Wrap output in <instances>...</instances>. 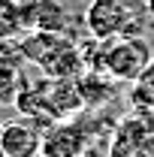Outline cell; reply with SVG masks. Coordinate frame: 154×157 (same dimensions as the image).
Masks as SVG:
<instances>
[{
  "label": "cell",
  "instance_id": "6da1fadb",
  "mask_svg": "<svg viewBox=\"0 0 154 157\" xmlns=\"http://www.w3.org/2000/svg\"><path fill=\"white\" fill-rule=\"evenodd\" d=\"M151 60H154V52L145 36H118L112 42H106L103 73L109 78H115V82L136 85L145 76V70L151 67Z\"/></svg>",
  "mask_w": 154,
  "mask_h": 157
},
{
  "label": "cell",
  "instance_id": "7a4b0ae2",
  "mask_svg": "<svg viewBox=\"0 0 154 157\" xmlns=\"http://www.w3.org/2000/svg\"><path fill=\"white\" fill-rule=\"evenodd\" d=\"M133 15V9L127 6V0H91L85 6V30L88 36L112 42L124 36V27Z\"/></svg>",
  "mask_w": 154,
  "mask_h": 157
},
{
  "label": "cell",
  "instance_id": "3957f363",
  "mask_svg": "<svg viewBox=\"0 0 154 157\" xmlns=\"http://www.w3.org/2000/svg\"><path fill=\"white\" fill-rule=\"evenodd\" d=\"M91 148V127L82 121H58L42 133V157H82Z\"/></svg>",
  "mask_w": 154,
  "mask_h": 157
},
{
  "label": "cell",
  "instance_id": "277c9868",
  "mask_svg": "<svg viewBox=\"0 0 154 157\" xmlns=\"http://www.w3.org/2000/svg\"><path fill=\"white\" fill-rule=\"evenodd\" d=\"M21 18L24 30L70 36V9L64 6V0H21Z\"/></svg>",
  "mask_w": 154,
  "mask_h": 157
},
{
  "label": "cell",
  "instance_id": "5b68a950",
  "mask_svg": "<svg viewBox=\"0 0 154 157\" xmlns=\"http://www.w3.org/2000/svg\"><path fill=\"white\" fill-rule=\"evenodd\" d=\"M42 148V127L27 118H15L0 124V151L3 157H39Z\"/></svg>",
  "mask_w": 154,
  "mask_h": 157
},
{
  "label": "cell",
  "instance_id": "8992f818",
  "mask_svg": "<svg viewBox=\"0 0 154 157\" xmlns=\"http://www.w3.org/2000/svg\"><path fill=\"white\" fill-rule=\"evenodd\" d=\"M27 30H24V18H21V0H0V39L18 42Z\"/></svg>",
  "mask_w": 154,
  "mask_h": 157
},
{
  "label": "cell",
  "instance_id": "52a82bcc",
  "mask_svg": "<svg viewBox=\"0 0 154 157\" xmlns=\"http://www.w3.org/2000/svg\"><path fill=\"white\" fill-rule=\"evenodd\" d=\"M136 106L139 109H154V60L145 70V76L136 82Z\"/></svg>",
  "mask_w": 154,
  "mask_h": 157
},
{
  "label": "cell",
  "instance_id": "ba28073f",
  "mask_svg": "<svg viewBox=\"0 0 154 157\" xmlns=\"http://www.w3.org/2000/svg\"><path fill=\"white\" fill-rule=\"evenodd\" d=\"M142 3H145V9H148V12L154 15V0H142Z\"/></svg>",
  "mask_w": 154,
  "mask_h": 157
},
{
  "label": "cell",
  "instance_id": "9c48e42d",
  "mask_svg": "<svg viewBox=\"0 0 154 157\" xmlns=\"http://www.w3.org/2000/svg\"><path fill=\"white\" fill-rule=\"evenodd\" d=\"M82 157H100V154H97L94 148H88V151H85V154H82Z\"/></svg>",
  "mask_w": 154,
  "mask_h": 157
},
{
  "label": "cell",
  "instance_id": "30bf717a",
  "mask_svg": "<svg viewBox=\"0 0 154 157\" xmlns=\"http://www.w3.org/2000/svg\"><path fill=\"white\" fill-rule=\"evenodd\" d=\"M39 157H42V154H39Z\"/></svg>",
  "mask_w": 154,
  "mask_h": 157
}]
</instances>
